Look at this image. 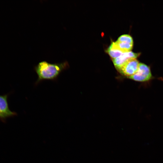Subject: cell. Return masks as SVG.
I'll use <instances>...</instances> for the list:
<instances>
[{"label": "cell", "mask_w": 163, "mask_h": 163, "mask_svg": "<svg viewBox=\"0 0 163 163\" xmlns=\"http://www.w3.org/2000/svg\"><path fill=\"white\" fill-rule=\"evenodd\" d=\"M66 61L60 63H50L46 61L40 62L34 68L38 78L35 84L44 80H56L61 73L69 67Z\"/></svg>", "instance_id": "cell-1"}, {"label": "cell", "mask_w": 163, "mask_h": 163, "mask_svg": "<svg viewBox=\"0 0 163 163\" xmlns=\"http://www.w3.org/2000/svg\"><path fill=\"white\" fill-rule=\"evenodd\" d=\"M152 75L150 68L143 63H140L136 73L129 78L136 81L144 82L150 80Z\"/></svg>", "instance_id": "cell-4"}, {"label": "cell", "mask_w": 163, "mask_h": 163, "mask_svg": "<svg viewBox=\"0 0 163 163\" xmlns=\"http://www.w3.org/2000/svg\"><path fill=\"white\" fill-rule=\"evenodd\" d=\"M107 52L113 59L119 56L123 53L122 51L115 47L112 43L107 49Z\"/></svg>", "instance_id": "cell-7"}, {"label": "cell", "mask_w": 163, "mask_h": 163, "mask_svg": "<svg viewBox=\"0 0 163 163\" xmlns=\"http://www.w3.org/2000/svg\"><path fill=\"white\" fill-rule=\"evenodd\" d=\"M139 63L136 59H130L118 70L123 75L129 78L136 73L139 68Z\"/></svg>", "instance_id": "cell-2"}, {"label": "cell", "mask_w": 163, "mask_h": 163, "mask_svg": "<svg viewBox=\"0 0 163 163\" xmlns=\"http://www.w3.org/2000/svg\"><path fill=\"white\" fill-rule=\"evenodd\" d=\"M118 41L126 42L133 44V40L132 37L128 34H123L120 36L118 38Z\"/></svg>", "instance_id": "cell-8"}, {"label": "cell", "mask_w": 163, "mask_h": 163, "mask_svg": "<svg viewBox=\"0 0 163 163\" xmlns=\"http://www.w3.org/2000/svg\"><path fill=\"white\" fill-rule=\"evenodd\" d=\"M112 44L115 47L123 53L131 51L133 46V44L126 42H120L117 41L113 42Z\"/></svg>", "instance_id": "cell-6"}, {"label": "cell", "mask_w": 163, "mask_h": 163, "mask_svg": "<svg viewBox=\"0 0 163 163\" xmlns=\"http://www.w3.org/2000/svg\"><path fill=\"white\" fill-rule=\"evenodd\" d=\"M139 55V53L129 51L123 53L119 56L113 59L112 60L115 67L118 70L128 59L131 58L136 59Z\"/></svg>", "instance_id": "cell-5"}, {"label": "cell", "mask_w": 163, "mask_h": 163, "mask_svg": "<svg viewBox=\"0 0 163 163\" xmlns=\"http://www.w3.org/2000/svg\"><path fill=\"white\" fill-rule=\"evenodd\" d=\"M9 94L0 95V120L5 122L8 118L17 115V113L11 110L9 107L8 98Z\"/></svg>", "instance_id": "cell-3"}]
</instances>
